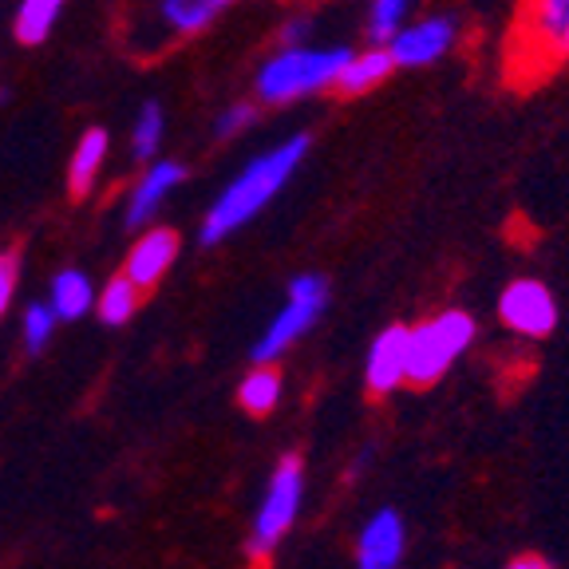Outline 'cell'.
Here are the masks:
<instances>
[{"label":"cell","mask_w":569,"mask_h":569,"mask_svg":"<svg viewBox=\"0 0 569 569\" xmlns=\"http://www.w3.org/2000/svg\"><path fill=\"white\" fill-rule=\"evenodd\" d=\"M309 151H312V134L297 131L284 142H277V147H269L266 154L249 159L246 167H241V174L233 178L230 187L213 198L210 210H206L202 233H198L202 246H218V241H226L230 233H238L246 222H253V218L281 194V187L297 174V167H301Z\"/></svg>","instance_id":"obj_1"},{"label":"cell","mask_w":569,"mask_h":569,"mask_svg":"<svg viewBox=\"0 0 569 569\" xmlns=\"http://www.w3.org/2000/svg\"><path fill=\"white\" fill-rule=\"evenodd\" d=\"M569 68V0H518L502 40V80L538 88Z\"/></svg>","instance_id":"obj_2"},{"label":"cell","mask_w":569,"mask_h":569,"mask_svg":"<svg viewBox=\"0 0 569 569\" xmlns=\"http://www.w3.org/2000/svg\"><path fill=\"white\" fill-rule=\"evenodd\" d=\"M348 52H352V48H309V44L277 48L258 68L253 91H258V99L269 107L325 96V91H332V83H337Z\"/></svg>","instance_id":"obj_3"},{"label":"cell","mask_w":569,"mask_h":569,"mask_svg":"<svg viewBox=\"0 0 569 569\" xmlns=\"http://www.w3.org/2000/svg\"><path fill=\"white\" fill-rule=\"evenodd\" d=\"M475 337H479V325L467 309H443L408 329V383L431 388L436 380H443L471 352Z\"/></svg>","instance_id":"obj_4"},{"label":"cell","mask_w":569,"mask_h":569,"mask_svg":"<svg viewBox=\"0 0 569 569\" xmlns=\"http://www.w3.org/2000/svg\"><path fill=\"white\" fill-rule=\"evenodd\" d=\"M325 309H329V281L320 273H297L293 281H289L284 305L277 309V317L269 320L266 332H261L258 345H253V352H249L253 365H273V360H281V356L317 325Z\"/></svg>","instance_id":"obj_5"},{"label":"cell","mask_w":569,"mask_h":569,"mask_svg":"<svg viewBox=\"0 0 569 569\" xmlns=\"http://www.w3.org/2000/svg\"><path fill=\"white\" fill-rule=\"evenodd\" d=\"M301 502H305V462L297 455H289L269 475V487L258 502L253 526H249V553L253 558H266L284 533L293 530L297 515H301Z\"/></svg>","instance_id":"obj_6"},{"label":"cell","mask_w":569,"mask_h":569,"mask_svg":"<svg viewBox=\"0 0 569 569\" xmlns=\"http://www.w3.org/2000/svg\"><path fill=\"white\" fill-rule=\"evenodd\" d=\"M238 0H154L151 12L142 17V24L134 28L131 44L139 52L147 48L174 44V40H190V36H202L213 20L222 17L226 9H233Z\"/></svg>","instance_id":"obj_7"},{"label":"cell","mask_w":569,"mask_h":569,"mask_svg":"<svg viewBox=\"0 0 569 569\" xmlns=\"http://www.w3.org/2000/svg\"><path fill=\"white\" fill-rule=\"evenodd\" d=\"M459 36H462V24L455 12H427V17L408 20L383 48H388L396 71L400 68L419 71V68L439 63L443 56H451L455 44H459Z\"/></svg>","instance_id":"obj_8"},{"label":"cell","mask_w":569,"mask_h":569,"mask_svg":"<svg viewBox=\"0 0 569 569\" xmlns=\"http://www.w3.org/2000/svg\"><path fill=\"white\" fill-rule=\"evenodd\" d=\"M498 320L507 325L515 337L526 340H546L558 329V297L550 293V284L538 277H518L502 289L498 297Z\"/></svg>","instance_id":"obj_9"},{"label":"cell","mask_w":569,"mask_h":569,"mask_svg":"<svg viewBox=\"0 0 569 569\" xmlns=\"http://www.w3.org/2000/svg\"><path fill=\"white\" fill-rule=\"evenodd\" d=\"M408 550V526L391 507L376 510L356 538V569H400Z\"/></svg>","instance_id":"obj_10"},{"label":"cell","mask_w":569,"mask_h":569,"mask_svg":"<svg viewBox=\"0 0 569 569\" xmlns=\"http://www.w3.org/2000/svg\"><path fill=\"white\" fill-rule=\"evenodd\" d=\"M178 246H182V241H178V233L170 230V226H154V230H147L131 246V253H127V261H123V277L139 293H147V289H154V284L170 273V266H174V258H178Z\"/></svg>","instance_id":"obj_11"},{"label":"cell","mask_w":569,"mask_h":569,"mask_svg":"<svg viewBox=\"0 0 569 569\" xmlns=\"http://www.w3.org/2000/svg\"><path fill=\"white\" fill-rule=\"evenodd\" d=\"M365 380L372 396H388L400 383H408V325H388L372 340L365 360Z\"/></svg>","instance_id":"obj_12"},{"label":"cell","mask_w":569,"mask_h":569,"mask_svg":"<svg viewBox=\"0 0 569 569\" xmlns=\"http://www.w3.org/2000/svg\"><path fill=\"white\" fill-rule=\"evenodd\" d=\"M182 178H187V167L174 159H162V162H154V167H147V174L139 178V187L131 190V202H127V226L139 230V226L151 222L154 213H159L162 198H167Z\"/></svg>","instance_id":"obj_13"},{"label":"cell","mask_w":569,"mask_h":569,"mask_svg":"<svg viewBox=\"0 0 569 569\" xmlns=\"http://www.w3.org/2000/svg\"><path fill=\"white\" fill-rule=\"evenodd\" d=\"M391 71H396V63H391L388 48L368 44V48H360V52H348V60H345V68H340L337 83H332V91L345 96V99H360V96H368V91L380 88Z\"/></svg>","instance_id":"obj_14"},{"label":"cell","mask_w":569,"mask_h":569,"mask_svg":"<svg viewBox=\"0 0 569 569\" xmlns=\"http://www.w3.org/2000/svg\"><path fill=\"white\" fill-rule=\"evenodd\" d=\"M103 159H107V131H103V127H91V131H83L80 147L71 151V167H68L71 198H88V190H91V182L99 178Z\"/></svg>","instance_id":"obj_15"},{"label":"cell","mask_w":569,"mask_h":569,"mask_svg":"<svg viewBox=\"0 0 569 569\" xmlns=\"http://www.w3.org/2000/svg\"><path fill=\"white\" fill-rule=\"evenodd\" d=\"M52 312L56 320H80L91 312V305H96V284L88 281V273H80V269H63V273H56L52 281Z\"/></svg>","instance_id":"obj_16"},{"label":"cell","mask_w":569,"mask_h":569,"mask_svg":"<svg viewBox=\"0 0 569 569\" xmlns=\"http://www.w3.org/2000/svg\"><path fill=\"white\" fill-rule=\"evenodd\" d=\"M63 4L68 0H20L17 9V20H12V32L24 48H36L44 44L48 36H52L56 20H60Z\"/></svg>","instance_id":"obj_17"},{"label":"cell","mask_w":569,"mask_h":569,"mask_svg":"<svg viewBox=\"0 0 569 569\" xmlns=\"http://www.w3.org/2000/svg\"><path fill=\"white\" fill-rule=\"evenodd\" d=\"M238 403L249 416H269L281 403V372L273 365H253V372L238 383Z\"/></svg>","instance_id":"obj_18"},{"label":"cell","mask_w":569,"mask_h":569,"mask_svg":"<svg viewBox=\"0 0 569 569\" xmlns=\"http://www.w3.org/2000/svg\"><path fill=\"white\" fill-rule=\"evenodd\" d=\"M419 0H372V9H368V44H388L391 36L400 32L403 24L411 20Z\"/></svg>","instance_id":"obj_19"},{"label":"cell","mask_w":569,"mask_h":569,"mask_svg":"<svg viewBox=\"0 0 569 569\" xmlns=\"http://www.w3.org/2000/svg\"><path fill=\"white\" fill-rule=\"evenodd\" d=\"M162 131H167V116H162V107L154 103V99H147V103L139 107V119H134L131 127V154L139 162H151L154 151H159L162 142Z\"/></svg>","instance_id":"obj_20"},{"label":"cell","mask_w":569,"mask_h":569,"mask_svg":"<svg viewBox=\"0 0 569 569\" xmlns=\"http://www.w3.org/2000/svg\"><path fill=\"white\" fill-rule=\"evenodd\" d=\"M134 309H139V289L123 273L111 277L103 284V293H99V320L103 325H127L134 317Z\"/></svg>","instance_id":"obj_21"},{"label":"cell","mask_w":569,"mask_h":569,"mask_svg":"<svg viewBox=\"0 0 569 569\" xmlns=\"http://www.w3.org/2000/svg\"><path fill=\"white\" fill-rule=\"evenodd\" d=\"M56 312H52V305H32V309L24 312V348L28 352H44L48 348V340H52V332H56Z\"/></svg>","instance_id":"obj_22"},{"label":"cell","mask_w":569,"mask_h":569,"mask_svg":"<svg viewBox=\"0 0 569 569\" xmlns=\"http://www.w3.org/2000/svg\"><path fill=\"white\" fill-rule=\"evenodd\" d=\"M253 123H258V103H230L222 116L213 119V134L218 139H233V134H246Z\"/></svg>","instance_id":"obj_23"},{"label":"cell","mask_w":569,"mask_h":569,"mask_svg":"<svg viewBox=\"0 0 569 569\" xmlns=\"http://www.w3.org/2000/svg\"><path fill=\"white\" fill-rule=\"evenodd\" d=\"M312 17H289L281 28H277V48H297V44H309L312 40Z\"/></svg>","instance_id":"obj_24"},{"label":"cell","mask_w":569,"mask_h":569,"mask_svg":"<svg viewBox=\"0 0 569 569\" xmlns=\"http://www.w3.org/2000/svg\"><path fill=\"white\" fill-rule=\"evenodd\" d=\"M17 277H20V258L17 253H0V317H4L12 293H17Z\"/></svg>","instance_id":"obj_25"},{"label":"cell","mask_w":569,"mask_h":569,"mask_svg":"<svg viewBox=\"0 0 569 569\" xmlns=\"http://www.w3.org/2000/svg\"><path fill=\"white\" fill-rule=\"evenodd\" d=\"M542 566H546L542 558H530V553H526V558H515V561H510L507 569H542Z\"/></svg>","instance_id":"obj_26"},{"label":"cell","mask_w":569,"mask_h":569,"mask_svg":"<svg viewBox=\"0 0 569 569\" xmlns=\"http://www.w3.org/2000/svg\"><path fill=\"white\" fill-rule=\"evenodd\" d=\"M542 569H550V566H542Z\"/></svg>","instance_id":"obj_27"}]
</instances>
